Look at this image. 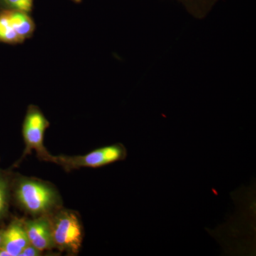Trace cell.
Segmentation results:
<instances>
[{"instance_id":"7c38bea8","label":"cell","mask_w":256,"mask_h":256,"mask_svg":"<svg viewBox=\"0 0 256 256\" xmlns=\"http://www.w3.org/2000/svg\"><path fill=\"white\" fill-rule=\"evenodd\" d=\"M41 252L38 249L30 244L24 249L20 256H37L41 255Z\"/></svg>"},{"instance_id":"ba28073f","label":"cell","mask_w":256,"mask_h":256,"mask_svg":"<svg viewBox=\"0 0 256 256\" xmlns=\"http://www.w3.org/2000/svg\"><path fill=\"white\" fill-rule=\"evenodd\" d=\"M192 16L198 20L206 18L220 0H174Z\"/></svg>"},{"instance_id":"5b68a950","label":"cell","mask_w":256,"mask_h":256,"mask_svg":"<svg viewBox=\"0 0 256 256\" xmlns=\"http://www.w3.org/2000/svg\"><path fill=\"white\" fill-rule=\"evenodd\" d=\"M24 227L30 244L40 252L50 250L55 246L52 225L46 218L28 220L24 224Z\"/></svg>"},{"instance_id":"52a82bcc","label":"cell","mask_w":256,"mask_h":256,"mask_svg":"<svg viewBox=\"0 0 256 256\" xmlns=\"http://www.w3.org/2000/svg\"><path fill=\"white\" fill-rule=\"evenodd\" d=\"M8 11L13 28L22 42L30 38L34 32L35 24L30 14L23 12Z\"/></svg>"},{"instance_id":"6da1fadb","label":"cell","mask_w":256,"mask_h":256,"mask_svg":"<svg viewBox=\"0 0 256 256\" xmlns=\"http://www.w3.org/2000/svg\"><path fill=\"white\" fill-rule=\"evenodd\" d=\"M128 156L127 149L121 143L98 148L82 156H50V162L68 170L82 168H100L122 161Z\"/></svg>"},{"instance_id":"8fae6325","label":"cell","mask_w":256,"mask_h":256,"mask_svg":"<svg viewBox=\"0 0 256 256\" xmlns=\"http://www.w3.org/2000/svg\"><path fill=\"white\" fill-rule=\"evenodd\" d=\"M8 183L0 176V218L4 214L8 207Z\"/></svg>"},{"instance_id":"7a4b0ae2","label":"cell","mask_w":256,"mask_h":256,"mask_svg":"<svg viewBox=\"0 0 256 256\" xmlns=\"http://www.w3.org/2000/svg\"><path fill=\"white\" fill-rule=\"evenodd\" d=\"M16 194L20 204L33 214L48 212L57 202V196L53 188L34 180L20 182Z\"/></svg>"},{"instance_id":"5bb4252c","label":"cell","mask_w":256,"mask_h":256,"mask_svg":"<svg viewBox=\"0 0 256 256\" xmlns=\"http://www.w3.org/2000/svg\"><path fill=\"white\" fill-rule=\"evenodd\" d=\"M2 232L3 230H1V232H0V246H1L2 238Z\"/></svg>"},{"instance_id":"277c9868","label":"cell","mask_w":256,"mask_h":256,"mask_svg":"<svg viewBox=\"0 0 256 256\" xmlns=\"http://www.w3.org/2000/svg\"><path fill=\"white\" fill-rule=\"evenodd\" d=\"M55 246L63 250L77 254L82 244V228L78 217L70 212H63L52 225Z\"/></svg>"},{"instance_id":"3957f363","label":"cell","mask_w":256,"mask_h":256,"mask_svg":"<svg viewBox=\"0 0 256 256\" xmlns=\"http://www.w3.org/2000/svg\"><path fill=\"white\" fill-rule=\"evenodd\" d=\"M48 126L50 122L42 111L36 106H30L23 124L24 140L26 144L24 156L34 150L42 160L50 162L52 156L44 146V137Z\"/></svg>"},{"instance_id":"30bf717a","label":"cell","mask_w":256,"mask_h":256,"mask_svg":"<svg viewBox=\"0 0 256 256\" xmlns=\"http://www.w3.org/2000/svg\"><path fill=\"white\" fill-rule=\"evenodd\" d=\"M34 0H0V11L23 12L28 13L32 11Z\"/></svg>"},{"instance_id":"9c48e42d","label":"cell","mask_w":256,"mask_h":256,"mask_svg":"<svg viewBox=\"0 0 256 256\" xmlns=\"http://www.w3.org/2000/svg\"><path fill=\"white\" fill-rule=\"evenodd\" d=\"M0 42L8 44L22 43L13 28L8 10L0 11Z\"/></svg>"},{"instance_id":"4fadbf2b","label":"cell","mask_w":256,"mask_h":256,"mask_svg":"<svg viewBox=\"0 0 256 256\" xmlns=\"http://www.w3.org/2000/svg\"><path fill=\"white\" fill-rule=\"evenodd\" d=\"M70 1L73 2L74 3H76V4H78V3H82V0H70Z\"/></svg>"},{"instance_id":"8992f818","label":"cell","mask_w":256,"mask_h":256,"mask_svg":"<svg viewBox=\"0 0 256 256\" xmlns=\"http://www.w3.org/2000/svg\"><path fill=\"white\" fill-rule=\"evenodd\" d=\"M28 244L24 224L20 220H14L6 230H3L0 247L6 250L10 256H20Z\"/></svg>"}]
</instances>
